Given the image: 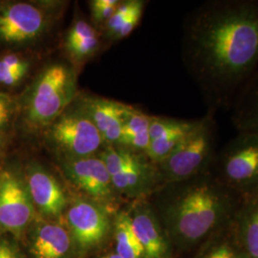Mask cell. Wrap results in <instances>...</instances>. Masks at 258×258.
<instances>
[{
	"instance_id": "1",
	"label": "cell",
	"mask_w": 258,
	"mask_h": 258,
	"mask_svg": "<svg viewBox=\"0 0 258 258\" xmlns=\"http://www.w3.org/2000/svg\"><path fill=\"white\" fill-rule=\"evenodd\" d=\"M184 58L208 112L231 109L258 68V0H207L186 19Z\"/></svg>"
},
{
	"instance_id": "2",
	"label": "cell",
	"mask_w": 258,
	"mask_h": 258,
	"mask_svg": "<svg viewBox=\"0 0 258 258\" xmlns=\"http://www.w3.org/2000/svg\"><path fill=\"white\" fill-rule=\"evenodd\" d=\"M174 184L178 189L167 203L166 214L176 234L187 244L200 242L234 219L243 200L212 172Z\"/></svg>"
},
{
	"instance_id": "3",
	"label": "cell",
	"mask_w": 258,
	"mask_h": 258,
	"mask_svg": "<svg viewBox=\"0 0 258 258\" xmlns=\"http://www.w3.org/2000/svg\"><path fill=\"white\" fill-rule=\"evenodd\" d=\"M218 125L215 115L207 112L197 125L158 166L167 184L211 172L218 151Z\"/></svg>"
},
{
	"instance_id": "4",
	"label": "cell",
	"mask_w": 258,
	"mask_h": 258,
	"mask_svg": "<svg viewBox=\"0 0 258 258\" xmlns=\"http://www.w3.org/2000/svg\"><path fill=\"white\" fill-rule=\"evenodd\" d=\"M211 172L242 199L258 194V132H238L227 142Z\"/></svg>"
},
{
	"instance_id": "5",
	"label": "cell",
	"mask_w": 258,
	"mask_h": 258,
	"mask_svg": "<svg viewBox=\"0 0 258 258\" xmlns=\"http://www.w3.org/2000/svg\"><path fill=\"white\" fill-rule=\"evenodd\" d=\"M74 72L65 64L48 66L38 76L28 100L26 117L34 127L51 125L74 98Z\"/></svg>"
},
{
	"instance_id": "6",
	"label": "cell",
	"mask_w": 258,
	"mask_h": 258,
	"mask_svg": "<svg viewBox=\"0 0 258 258\" xmlns=\"http://www.w3.org/2000/svg\"><path fill=\"white\" fill-rule=\"evenodd\" d=\"M49 136L66 158L94 156L103 139L83 111L62 113L51 124Z\"/></svg>"
},
{
	"instance_id": "7",
	"label": "cell",
	"mask_w": 258,
	"mask_h": 258,
	"mask_svg": "<svg viewBox=\"0 0 258 258\" xmlns=\"http://www.w3.org/2000/svg\"><path fill=\"white\" fill-rule=\"evenodd\" d=\"M47 26L44 12L26 2L0 5V40L21 44L41 37Z\"/></svg>"
},
{
	"instance_id": "8",
	"label": "cell",
	"mask_w": 258,
	"mask_h": 258,
	"mask_svg": "<svg viewBox=\"0 0 258 258\" xmlns=\"http://www.w3.org/2000/svg\"><path fill=\"white\" fill-rule=\"evenodd\" d=\"M34 216V204L27 187L10 172L0 175V228L19 234Z\"/></svg>"
},
{
	"instance_id": "9",
	"label": "cell",
	"mask_w": 258,
	"mask_h": 258,
	"mask_svg": "<svg viewBox=\"0 0 258 258\" xmlns=\"http://www.w3.org/2000/svg\"><path fill=\"white\" fill-rule=\"evenodd\" d=\"M63 168L71 181L84 192L100 200L110 197L111 177L101 157L66 158Z\"/></svg>"
},
{
	"instance_id": "10",
	"label": "cell",
	"mask_w": 258,
	"mask_h": 258,
	"mask_svg": "<svg viewBox=\"0 0 258 258\" xmlns=\"http://www.w3.org/2000/svg\"><path fill=\"white\" fill-rule=\"evenodd\" d=\"M67 222L77 243L83 248L99 244L108 230V218L102 209L88 201L79 200L67 211Z\"/></svg>"
},
{
	"instance_id": "11",
	"label": "cell",
	"mask_w": 258,
	"mask_h": 258,
	"mask_svg": "<svg viewBox=\"0 0 258 258\" xmlns=\"http://www.w3.org/2000/svg\"><path fill=\"white\" fill-rule=\"evenodd\" d=\"M199 119L180 120L152 116L149 126V146L146 152L155 165L162 163L183 139L194 130Z\"/></svg>"
},
{
	"instance_id": "12",
	"label": "cell",
	"mask_w": 258,
	"mask_h": 258,
	"mask_svg": "<svg viewBox=\"0 0 258 258\" xmlns=\"http://www.w3.org/2000/svg\"><path fill=\"white\" fill-rule=\"evenodd\" d=\"M28 192L38 211L46 216H58L66 207V196L55 178L39 166L28 171Z\"/></svg>"
},
{
	"instance_id": "13",
	"label": "cell",
	"mask_w": 258,
	"mask_h": 258,
	"mask_svg": "<svg viewBox=\"0 0 258 258\" xmlns=\"http://www.w3.org/2000/svg\"><path fill=\"white\" fill-rule=\"evenodd\" d=\"M130 219L143 250V258H167L166 240L152 210L147 205H139Z\"/></svg>"
},
{
	"instance_id": "14",
	"label": "cell",
	"mask_w": 258,
	"mask_h": 258,
	"mask_svg": "<svg viewBox=\"0 0 258 258\" xmlns=\"http://www.w3.org/2000/svg\"><path fill=\"white\" fill-rule=\"evenodd\" d=\"M123 104L105 99H87L83 112L92 120L103 142L114 146L119 144L122 124Z\"/></svg>"
},
{
	"instance_id": "15",
	"label": "cell",
	"mask_w": 258,
	"mask_h": 258,
	"mask_svg": "<svg viewBox=\"0 0 258 258\" xmlns=\"http://www.w3.org/2000/svg\"><path fill=\"white\" fill-rule=\"evenodd\" d=\"M230 110L238 132H258V68L237 94Z\"/></svg>"
},
{
	"instance_id": "16",
	"label": "cell",
	"mask_w": 258,
	"mask_h": 258,
	"mask_svg": "<svg viewBox=\"0 0 258 258\" xmlns=\"http://www.w3.org/2000/svg\"><path fill=\"white\" fill-rule=\"evenodd\" d=\"M152 116L123 104L119 144L121 148L146 154L149 146V126Z\"/></svg>"
},
{
	"instance_id": "17",
	"label": "cell",
	"mask_w": 258,
	"mask_h": 258,
	"mask_svg": "<svg viewBox=\"0 0 258 258\" xmlns=\"http://www.w3.org/2000/svg\"><path fill=\"white\" fill-rule=\"evenodd\" d=\"M70 245V235L62 226L46 223L37 229L33 252L36 258H62L68 252Z\"/></svg>"
},
{
	"instance_id": "18",
	"label": "cell",
	"mask_w": 258,
	"mask_h": 258,
	"mask_svg": "<svg viewBox=\"0 0 258 258\" xmlns=\"http://www.w3.org/2000/svg\"><path fill=\"white\" fill-rule=\"evenodd\" d=\"M247 258H258V194L244 198L234 216Z\"/></svg>"
},
{
	"instance_id": "19",
	"label": "cell",
	"mask_w": 258,
	"mask_h": 258,
	"mask_svg": "<svg viewBox=\"0 0 258 258\" xmlns=\"http://www.w3.org/2000/svg\"><path fill=\"white\" fill-rule=\"evenodd\" d=\"M65 47L70 55L81 61L91 55L99 47V37L95 29L86 21L80 19L70 28Z\"/></svg>"
},
{
	"instance_id": "20",
	"label": "cell",
	"mask_w": 258,
	"mask_h": 258,
	"mask_svg": "<svg viewBox=\"0 0 258 258\" xmlns=\"http://www.w3.org/2000/svg\"><path fill=\"white\" fill-rule=\"evenodd\" d=\"M116 253L122 258H143V250L134 232L130 214L122 212L115 221Z\"/></svg>"
},
{
	"instance_id": "21",
	"label": "cell",
	"mask_w": 258,
	"mask_h": 258,
	"mask_svg": "<svg viewBox=\"0 0 258 258\" xmlns=\"http://www.w3.org/2000/svg\"><path fill=\"white\" fill-rule=\"evenodd\" d=\"M141 2L142 0H128L120 3L116 12L106 22V30L109 37H114L118 30L121 27L132 12L141 4Z\"/></svg>"
},
{
	"instance_id": "22",
	"label": "cell",
	"mask_w": 258,
	"mask_h": 258,
	"mask_svg": "<svg viewBox=\"0 0 258 258\" xmlns=\"http://www.w3.org/2000/svg\"><path fill=\"white\" fill-rule=\"evenodd\" d=\"M120 2L117 0H94L90 4L94 22H107L116 12Z\"/></svg>"
},
{
	"instance_id": "23",
	"label": "cell",
	"mask_w": 258,
	"mask_h": 258,
	"mask_svg": "<svg viewBox=\"0 0 258 258\" xmlns=\"http://www.w3.org/2000/svg\"><path fill=\"white\" fill-rule=\"evenodd\" d=\"M145 6H146V2L142 1L138 7L132 12V14L124 21V23L118 30V32L116 33V35L114 36L113 38H116V39L124 38V37H127L133 32V30L138 26L139 22H140V20H141L142 17H143Z\"/></svg>"
},
{
	"instance_id": "24",
	"label": "cell",
	"mask_w": 258,
	"mask_h": 258,
	"mask_svg": "<svg viewBox=\"0 0 258 258\" xmlns=\"http://www.w3.org/2000/svg\"><path fill=\"white\" fill-rule=\"evenodd\" d=\"M29 66H24L16 70H6L0 69V83L13 86L16 85L23 79V77L27 74Z\"/></svg>"
},
{
	"instance_id": "25",
	"label": "cell",
	"mask_w": 258,
	"mask_h": 258,
	"mask_svg": "<svg viewBox=\"0 0 258 258\" xmlns=\"http://www.w3.org/2000/svg\"><path fill=\"white\" fill-rule=\"evenodd\" d=\"M205 258H241L239 253L229 244H221L212 248Z\"/></svg>"
},
{
	"instance_id": "26",
	"label": "cell",
	"mask_w": 258,
	"mask_h": 258,
	"mask_svg": "<svg viewBox=\"0 0 258 258\" xmlns=\"http://www.w3.org/2000/svg\"><path fill=\"white\" fill-rule=\"evenodd\" d=\"M24 66H29V63L17 54H8L0 59V69L16 70Z\"/></svg>"
},
{
	"instance_id": "27",
	"label": "cell",
	"mask_w": 258,
	"mask_h": 258,
	"mask_svg": "<svg viewBox=\"0 0 258 258\" xmlns=\"http://www.w3.org/2000/svg\"><path fill=\"white\" fill-rule=\"evenodd\" d=\"M8 98L2 97L0 98V127L3 126L9 120L11 115V105Z\"/></svg>"
},
{
	"instance_id": "28",
	"label": "cell",
	"mask_w": 258,
	"mask_h": 258,
	"mask_svg": "<svg viewBox=\"0 0 258 258\" xmlns=\"http://www.w3.org/2000/svg\"><path fill=\"white\" fill-rule=\"evenodd\" d=\"M0 258H17V255L7 243H0Z\"/></svg>"
},
{
	"instance_id": "29",
	"label": "cell",
	"mask_w": 258,
	"mask_h": 258,
	"mask_svg": "<svg viewBox=\"0 0 258 258\" xmlns=\"http://www.w3.org/2000/svg\"><path fill=\"white\" fill-rule=\"evenodd\" d=\"M102 258H122L121 256H120L118 253H110V254H107V255H105V256H103Z\"/></svg>"
},
{
	"instance_id": "30",
	"label": "cell",
	"mask_w": 258,
	"mask_h": 258,
	"mask_svg": "<svg viewBox=\"0 0 258 258\" xmlns=\"http://www.w3.org/2000/svg\"><path fill=\"white\" fill-rule=\"evenodd\" d=\"M2 97H5V95L2 94V93H0V98H2Z\"/></svg>"
}]
</instances>
